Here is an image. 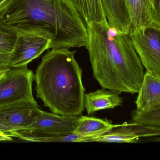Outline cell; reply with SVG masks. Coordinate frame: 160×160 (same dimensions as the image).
<instances>
[{
	"label": "cell",
	"mask_w": 160,
	"mask_h": 160,
	"mask_svg": "<svg viewBox=\"0 0 160 160\" xmlns=\"http://www.w3.org/2000/svg\"><path fill=\"white\" fill-rule=\"evenodd\" d=\"M0 21L17 32L35 33L50 41V49L86 47V23L70 0H9Z\"/></svg>",
	"instance_id": "obj_1"
},
{
	"label": "cell",
	"mask_w": 160,
	"mask_h": 160,
	"mask_svg": "<svg viewBox=\"0 0 160 160\" xmlns=\"http://www.w3.org/2000/svg\"><path fill=\"white\" fill-rule=\"evenodd\" d=\"M86 49L93 76L105 89L138 94L144 67L128 34H120L108 21L87 25Z\"/></svg>",
	"instance_id": "obj_2"
},
{
	"label": "cell",
	"mask_w": 160,
	"mask_h": 160,
	"mask_svg": "<svg viewBox=\"0 0 160 160\" xmlns=\"http://www.w3.org/2000/svg\"><path fill=\"white\" fill-rule=\"evenodd\" d=\"M69 49H52L42 58L35 75L37 97L53 113L78 116L84 110L82 70Z\"/></svg>",
	"instance_id": "obj_3"
},
{
	"label": "cell",
	"mask_w": 160,
	"mask_h": 160,
	"mask_svg": "<svg viewBox=\"0 0 160 160\" xmlns=\"http://www.w3.org/2000/svg\"><path fill=\"white\" fill-rule=\"evenodd\" d=\"M34 78L27 65L9 68L0 78V107L21 101L37 103L32 93Z\"/></svg>",
	"instance_id": "obj_4"
},
{
	"label": "cell",
	"mask_w": 160,
	"mask_h": 160,
	"mask_svg": "<svg viewBox=\"0 0 160 160\" xmlns=\"http://www.w3.org/2000/svg\"><path fill=\"white\" fill-rule=\"evenodd\" d=\"M129 35L147 72L160 79V29L149 25Z\"/></svg>",
	"instance_id": "obj_5"
},
{
	"label": "cell",
	"mask_w": 160,
	"mask_h": 160,
	"mask_svg": "<svg viewBox=\"0 0 160 160\" xmlns=\"http://www.w3.org/2000/svg\"><path fill=\"white\" fill-rule=\"evenodd\" d=\"M50 49V41L43 36L31 32L18 33L17 40L9 57V68L21 67Z\"/></svg>",
	"instance_id": "obj_6"
},
{
	"label": "cell",
	"mask_w": 160,
	"mask_h": 160,
	"mask_svg": "<svg viewBox=\"0 0 160 160\" xmlns=\"http://www.w3.org/2000/svg\"><path fill=\"white\" fill-rule=\"evenodd\" d=\"M79 116H67L38 110L31 123L22 129L46 135H62L74 133Z\"/></svg>",
	"instance_id": "obj_7"
},
{
	"label": "cell",
	"mask_w": 160,
	"mask_h": 160,
	"mask_svg": "<svg viewBox=\"0 0 160 160\" xmlns=\"http://www.w3.org/2000/svg\"><path fill=\"white\" fill-rule=\"evenodd\" d=\"M39 109L37 103L21 101L0 107V132L8 133L24 128Z\"/></svg>",
	"instance_id": "obj_8"
},
{
	"label": "cell",
	"mask_w": 160,
	"mask_h": 160,
	"mask_svg": "<svg viewBox=\"0 0 160 160\" xmlns=\"http://www.w3.org/2000/svg\"><path fill=\"white\" fill-rule=\"evenodd\" d=\"M135 103L137 111L148 112L160 106V79L145 73Z\"/></svg>",
	"instance_id": "obj_9"
},
{
	"label": "cell",
	"mask_w": 160,
	"mask_h": 160,
	"mask_svg": "<svg viewBox=\"0 0 160 160\" xmlns=\"http://www.w3.org/2000/svg\"><path fill=\"white\" fill-rule=\"evenodd\" d=\"M106 19L120 34H129L131 21L126 0H101Z\"/></svg>",
	"instance_id": "obj_10"
},
{
	"label": "cell",
	"mask_w": 160,
	"mask_h": 160,
	"mask_svg": "<svg viewBox=\"0 0 160 160\" xmlns=\"http://www.w3.org/2000/svg\"><path fill=\"white\" fill-rule=\"evenodd\" d=\"M10 137L30 142H93L94 138L76 133L62 135H46L20 129L8 132Z\"/></svg>",
	"instance_id": "obj_11"
},
{
	"label": "cell",
	"mask_w": 160,
	"mask_h": 160,
	"mask_svg": "<svg viewBox=\"0 0 160 160\" xmlns=\"http://www.w3.org/2000/svg\"><path fill=\"white\" fill-rule=\"evenodd\" d=\"M123 102L119 94L103 88L88 94H85L84 105L88 115L99 111L111 109L120 106Z\"/></svg>",
	"instance_id": "obj_12"
},
{
	"label": "cell",
	"mask_w": 160,
	"mask_h": 160,
	"mask_svg": "<svg viewBox=\"0 0 160 160\" xmlns=\"http://www.w3.org/2000/svg\"><path fill=\"white\" fill-rule=\"evenodd\" d=\"M154 0H126L131 21L130 33L152 25L151 7Z\"/></svg>",
	"instance_id": "obj_13"
},
{
	"label": "cell",
	"mask_w": 160,
	"mask_h": 160,
	"mask_svg": "<svg viewBox=\"0 0 160 160\" xmlns=\"http://www.w3.org/2000/svg\"><path fill=\"white\" fill-rule=\"evenodd\" d=\"M118 125H113L106 119L79 116L74 133L96 138Z\"/></svg>",
	"instance_id": "obj_14"
},
{
	"label": "cell",
	"mask_w": 160,
	"mask_h": 160,
	"mask_svg": "<svg viewBox=\"0 0 160 160\" xmlns=\"http://www.w3.org/2000/svg\"><path fill=\"white\" fill-rule=\"evenodd\" d=\"M76 6L87 25L107 21L101 0H76Z\"/></svg>",
	"instance_id": "obj_15"
},
{
	"label": "cell",
	"mask_w": 160,
	"mask_h": 160,
	"mask_svg": "<svg viewBox=\"0 0 160 160\" xmlns=\"http://www.w3.org/2000/svg\"><path fill=\"white\" fill-rule=\"evenodd\" d=\"M18 32L0 21V54L12 53L17 40Z\"/></svg>",
	"instance_id": "obj_16"
},
{
	"label": "cell",
	"mask_w": 160,
	"mask_h": 160,
	"mask_svg": "<svg viewBox=\"0 0 160 160\" xmlns=\"http://www.w3.org/2000/svg\"><path fill=\"white\" fill-rule=\"evenodd\" d=\"M132 123L160 127V106L148 112L134 110L132 114Z\"/></svg>",
	"instance_id": "obj_17"
},
{
	"label": "cell",
	"mask_w": 160,
	"mask_h": 160,
	"mask_svg": "<svg viewBox=\"0 0 160 160\" xmlns=\"http://www.w3.org/2000/svg\"><path fill=\"white\" fill-rule=\"evenodd\" d=\"M150 16L152 25L160 29V0L153 1Z\"/></svg>",
	"instance_id": "obj_18"
},
{
	"label": "cell",
	"mask_w": 160,
	"mask_h": 160,
	"mask_svg": "<svg viewBox=\"0 0 160 160\" xmlns=\"http://www.w3.org/2000/svg\"><path fill=\"white\" fill-rule=\"evenodd\" d=\"M9 54H0V69L9 68Z\"/></svg>",
	"instance_id": "obj_19"
},
{
	"label": "cell",
	"mask_w": 160,
	"mask_h": 160,
	"mask_svg": "<svg viewBox=\"0 0 160 160\" xmlns=\"http://www.w3.org/2000/svg\"><path fill=\"white\" fill-rule=\"evenodd\" d=\"M12 140V137H10L7 133L0 132V142L5 141H11Z\"/></svg>",
	"instance_id": "obj_20"
},
{
	"label": "cell",
	"mask_w": 160,
	"mask_h": 160,
	"mask_svg": "<svg viewBox=\"0 0 160 160\" xmlns=\"http://www.w3.org/2000/svg\"><path fill=\"white\" fill-rule=\"evenodd\" d=\"M9 68H8L0 69V78H2L6 73L7 71L9 70Z\"/></svg>",
	"instance_id": "obj_21"
},
{
	"label": "cell",
	"mask_w": 160,
	"mask_h": 160,
	"mask_svg": "<svg viewBox=\"0 0 160 160\" xmlns=\"http://www.w3.org/2000/svg\"><path fill=\"white\" fill-rule=\"evenodd\" d=\"M9 0H0V10L4 6Z\"/></svg>",
	"instance_id": "obj_22"
},
{
	"label": "cell",
	"mask_w": 160,
	"mask_h": 160,
	"mask_svg": "<svg viewBox=\"0 0 160 160\" xmlns=\"http://www.w3.org/2000/svg\"><path fill=\"white\" fill-rule=\"evenodd\" d=\"M150 142H160V137H157L154 139H151V140H149Z\"/></svg>",
	"instance_id": "obj_23"
},
{
	"label": "cell",
	"mask_w": 160,
	"mask_h": 160,
	"mask_svg": "<svg viewBox=\"0 0 160 160\" xmlns=\"http://www.w3.org/2000/svg\"><path fill=\"white\" fill-rule=\"evenodd\" d=\"M70 1H71V2H72V3H74V4L75 5V6H76V0H70Z\"/></svg>",
	"instance_id": "obj_24"
}]
</instances>
